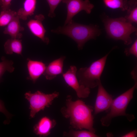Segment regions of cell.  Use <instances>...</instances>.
<instances>
[{"instance_id":"cell-1","label":"cell","mask_w":137,"mask_h":137,"mask_svg":"<svg viewBox=\"0 0 137 137\" xmlns=\"http://www.w3.org/2000/svg\"><path fill=\"white\" fill-rule=\"evenodd\" d=\"M93 107L87 105L82 101L72 100L68 97L66 107L62 108L61 112L66 118L70 119L71 125L74 128L81 130L85 129L95 133L94 117L92 114Z\"/></svg>"},{"instance_id":"cell-2","label":"cell","mask_w":137,"mask_h":137,"mask_svg":"<svg viewBox=\"0 0 137 137\" xmlns=\"http://www.w3.org/2000/svg\"><path fill=\"white\" fill-rule=\"evenodd\" d=\"M51 32L66 35L72 39L77 44L79 49H81L87 41L95 39L100 34L99 29L95 26L83 25L73 20L67 24L60 26Z\"/></svg>"},{"instance_id":"cell-3","label":"cell","mask_w":137,"mask_h":137,"mask_svg":"<svg viewBox=\"0 0 137 137\" xmlns=\"http://www.w3.org/2000/svg\"><path fill=\"white\" fill-rule=\"evenodd\" d=\"M137 82L133 87L124 93L113 99L109 112L100 119L102 125L108 127L110 124L112 119L114 118L121 116H125L130 122L134 118V115L126 113V108L130 101L133 98L135 89L136 88Z\"/></svg>"},{"instance_id":"cell-4","label":"cell","mask_w":137,"mask_h":137,"mask_svg":"<svg viewBox=\"0 0 137 137\" xmlns=\"http://www.w3.org/2000/svg\"><path fill=\"white\" fill-rule=\"evenodd\" d=\"M106 32L111 38L122 40L128 45L132 42L131 34L137 31V29L127 21L125 17L113 19L107 17L104 20Z\"/></svg>"},{"instance_id":"cell-5","label":"cell","mask_w":137,"mask_h":137,"mask_svg":"<svg viewBox=\"0 0 137 137\" xmlns=\"http://www.w3.org/2000/svg\"><path fill=\"white\" fill-rule=\"evenodd\" d=\"M109 53L93 62L89 67L81 68L77 71L76 76L80 84L89 88L98 86Z\"/></svg>"},{"instance_id":"cell-6","label":"cell","mask_w":137,"mask_h":137,"mask_svg":"<svg viewBox=\"0 0 137 137\" xmlns=\"http://www.w3.org/2000/svg\"><path fill=\"white\" fill-rule=\"evenodd\" d=\"M24 95L29 103L30 116L33 118L39 111L49 107L53 100L58 97L59 93L55 92L51 94H45L37 91L34 93L29 91L25 93Z\"/></svg>"},{"instance_id":"cell-7","label":"cell","mask_w":137,"mask_h":137,"mask_svg":"<svg viewBox=\"0 0 137 137\" xmlns=\"http://www.w3.org/2000/svg\"><path fill=\"white\" fill-rule=\"evenodd\" d=\"M62 2L66 4L67 11L64 25L73 20L74 16L82 10L90 14L94 7L89 0H62Z\"/></svg>"},{"instance_id":"cell-8","label":"cell","mask_w":137,"mask_h":137,"mask_svg":"<svg viewBox=\"0 0 137 137\" xmlns=\"http://www.w3.org/2000/svg\"><path fill=\"white\" fill-rule=\"evenodd\" d=\"M77 70L76 66H71L68 70L63 74V77L66 83L76 92L78 97L87 98L90 92V88L80 84L77 77Z\"/></svg>"},{"instance_id":"cell-9","label":"cell","mask_w":137,"mask_h":137,"mask_svg":"<svg viewBox=\"0 0 137 137\" xmlns=\"http://www.w3.org/2000/svg\"><path fill=\"white\" fill-rule=\"evenodd\" d=\"M98 89L94 106V114H97L110 108L113 97L103 86L101 82L98 84Z\"/></svg>"},{"instance_id":"cell-10","label":"cell","mask_w":137,"mask_h":137,"mask_svg":"<svg viewBox=\"0 0 137 137\" xmlns=\"http://www.w3.org/2000/svg\"><path fill=\"white\" fill-rule=\"evenodd\" d=\"M45 19L43 15L40 14L35 15L34 19L29 20L27 25L31 33L35 36L40 39L44 43L48 44L49 38L45 36L46 30L43 25L42 22Z\"/></svg>"},{"instance_id":"cell-11","label":"cell","mask_w":137,"mask_h":137,"mask_svg":"<svg viewBox=\"0 0 137 137\" xmlns=\"http://www.w3.org/2000/svg\"><path fill=\"white\" fill-rule=\"evenodd\" d=\"M56 121L46 116L41 118L33 127V131L40 136H46L56 125Z\"/></svg>"},{"instance_id":"cell-12","label":"cell","mask_w":137,"mask_h":137,"mask_svg":"<svg viewBox=\"0 0 137 137\" xmlns=\"http://www.w3.org/2000/svg\"><path fill=\"white\" fill-rule=\"evenodd\" d=\"M64 57H62L53 61L46 67L43 74L46 79L51 80L57 75L62 74L63 72V61Z\"/></svg>"},{"instance_id":"cell-13","label":"cell","mask_w":137,"mask_h":137,"mask_svg":"<svg viewBox=\"0 0 137 137\" xmlns=\"http://www.w3.org/2000/svg\"><path fill=\"white\" fill-rule=\"evenodd\" d=\"M27 67L29 76L27 78L35 83L43 74L46 68L45 64L42 62L28 59Z\"/></svg>"},{"instance_id":"cell-14","label":"cell","mask_w":137,"mask_h":137,"mask_svg":"<svg viewBox=\"0 0 137 137\" xmlns=\"http://www.w3.org/2000/svg\"><path fill=\"white\" fill-rule=\"evenodd\" d=\"M20 18L18 15L16 16L5 28L3 33L9 35L11 38L20 39L23 36L21 32L24 30L21 26Z\"/></svg>"},{"instance_id":"cell-15","label":"cell","mask_w":137,"mask_h":137,"mask_svg":"<svg viewBox=\"0 0 137 137\" xmlns=\"http://www.w3.org/2000/svg\"><path fill=\"white\" fill-rule=\"evenodd\" d=\"M36 3L37 0H25L23 7L19 9L17 12L20 19L26 20L28 17L33 15Z\"/></svg>"},{"instance_id":"cell-16","label":"cell","mask_w":137,"mask_h":137,"mask_svg":"<svg viewBox=\"0 0 137 137\" xmlns=\"http://www.w3.org/2000/svg\"><path fill=\"white\" fill-rule=\"evenodd\" d=\"M5 52L7 54L14 53L21 55L22 50V40L11 38L8 39L4 45Z\"/></svg>"},{"instance_id":"cell-17","label":"cell","mask_w":137,"mask_h":137,"mask_svg":"<svg viewBox=\"0 0 137 137\" xmlns=\"http://www.w3.org/2000/svg\"><path fill=\"white\" fill-rule=\"evenodd\" d=\"M106 6L112 9L120 8L122 11H130V6L128 0H103Z\"/></svg>"},{"instance_id":"cell-18","label":"cell","mask_w":137,"mask_h":137,"mask_svg":"<svg viewBox=\"0 0 137 137\" xmlns=\"http://www.w3.org/2000/svg\"><path fill=\"white\" fill-rule=\"evenodd\" d=\"M17 15L16 12L10 9L2 11L0 13V26H7Z\"/></svg>"},{"instance_id":"cell-19","label":"cell","mask_w":137,"mask_h":137,"mask_svg":"<svg viewBox=\"0 0 137 137\" xmlns=\"http://www.w3.org/2000/svg\"><path fill=\"white\" fill-rule=\"evenodd\" d=\"M1 60L2 61L0 62V79L6 71L11 73L14 69L12 61L7 59L4 56L2 57Z\"/></svg>"},{"instance_id":"cell-20","label":"cell","mask_w":137,"mask_h":137,"mask_svg":"<svg viewBox=\"0 0 137 137\" xmlns=\"http://www.w3.org/2000/svg\"><path fill=\"white\" fill-rule=\"evenodd\" d=\"M62 0H46L49 7L48 16L50 18L55 17V10L57 6Z\"/></svg>"},{"instance_id":"cell-21","label":"cell","mask_w":137,"mask_h":137,"mask_svg":"<svg viewBox=\"0 0 137 137\" xmlns=\"http://www.w3.org/2000/svg\"><path fill=\"white\" fill-rule=\"evenodd\" d=\"M71 135L75 137H98L93 132L90 131L81 130L72 132Z\"/></svg>"},{"instance_id":"cell-22","label":"cell","mask_w":137,"mask_h":137,"mask_svg":"<svg viewBox=\"0 0 137 137\" xmlns=\"http://www.w3.org/2000/svg\"><path fill=\"white\" fill-rule=\"evenodd\" d=\"M128 15L126 16L125 18L127 21L132 23H137V7H136L133 9L128 13Z\"/></svg>"},{"instance_id":"cell-23","label":"cell","mask_w":137,"mask_h":137,"mask_svg":"<svg viewBox=\"0 0 137 137\" xmlns=\"http://www.w3.org/2000/svg\"><path fill=\"white\" fill-rule=\"evenodd\" d=\"M124 53L127 56L131 55L137 57V40L136 39L132 46L130 48L125 49Z\"/></svg>"},{"instance_id":"cell-24","label":"cell","mask_w":137,"mask_h":137,"mask_svg":"<svg viewBox=\"0 0 137 137\" xmlns=\"http://www.w3.org/2000/svg\"><path fill=\"white\" fill-rule=\"evenodd\" d=\"M12 0H2L1 6L2 11L10 9L11 2Z\"/></svg>"},{"instance_id":"cell-25","label":"cell","mask_w":137,"mask_h":137,"mask_svg":"<svg viewBox=\"0 0 137 137\" xmlns=\"http://www.w3.org/2000/svg\"><path fill=\"white\" fill-rule=\"evenodd\" d=\"M0 112L3 113L7 118L10 116V114L5 107L3 102L0 100Z\"/></svg>"},{"instance_id":"cell-26","label":"cell","mask_w":137,"mask_h":137,"mask_svg":"<svg viewBox=\"0 0 137 137\" xmlns=\"http://www.w3.org/2000/svg\"><path fill=\"white\" fill-rule=\"evenodd\" d=\"M137 133V131L136 130H135L122 136L121 137H136Z\"/></svg>"},{"instance_id":"cell-27","label":"cell","mask_w":137,"mask_h":137,"mask_svg":"<svg viewBox=\"0 0 137 137\" xmlns=\"http://www.w3.org/2000/svg\"><path fill=\"white\" fill-rule=\"evenodd\" d=\"M130 4L132 8L137 7V0H130L129 1Z\"/></svg>"},{"instance_id":"cell-28","label":"cell","mask_w":137,"mask_h":137,"mask_svg":"<svg viewBox=\"0 0 137 137\" xmlns=\"http://www.w3.org/2000/svg\"><path fill=\"white\" fill-rule=\"evenodd\" d=\"M2 0H0V6H1L2 4Z\"/></svg>"}]
</instances>
